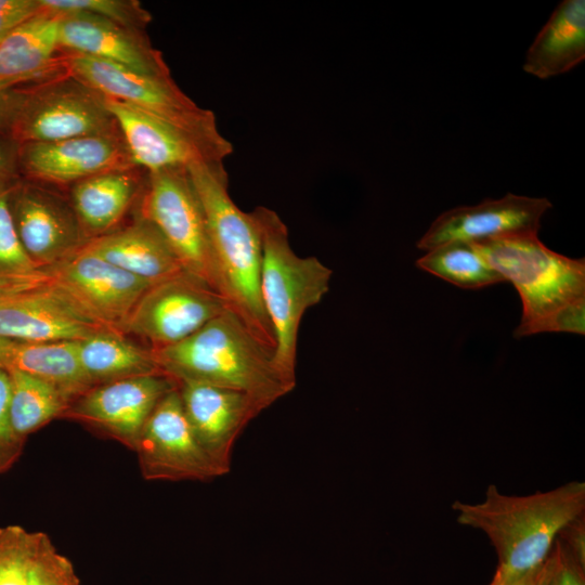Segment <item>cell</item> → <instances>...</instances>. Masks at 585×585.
I'll return each instance as SVG.
<instances>
[{
  "instance_id": "cell-4",
  "label": "cell",
  "mask_w": 585,
  "mask_h": 585,
  "mask_svg": "<svg viewBox=\"0 0 585 585\" xmlns=\"http://www.w3.org/2000/svg\"><path fill=\"white\" fill-rule=\"evenodd\" d=\"M152 351L160 370L177 382L240 391L265 408L295 389L277 370L273 352L230 309L186 339Z\"/></svg>"
},
{
  "instance_id": "cell-5",
  "label": "cell",
  "mask_w": 585,
  "mask_h": 585,
  "mask_svg": "<svg viewBox=\"0 0 585 585\" xmlns=\"http://www.w3.org/2000/svg\"><path fill=\"white\" fill-rule=\"evenodd\" d=\"M262 261L260 294L275 337L273 361L284 380L296 387V356L301 320L329 290L333 271L315 257L298 256L280 216L259 206Z\"/></svg>"
},
{
  "instance_id": "cell-1",
  "label": "cell",
  "mask_w": 585,
  "mask_h": 585,
  "mask_svg": "<svg viewBox=\"0 0 585 585\" xmlns=\"http://www.w3.org/2000/svg\"><path fill=\"white\" fill-rule=\"evenodd\" d=\"M452 508L458 523L489 537L498 557L490 585H505L542 566L559 532L585 514V483L571 481L524 496L503 494L490 484L483 500H456Z\"/></svg>"
},
{
  "instance_id": "cell-12",
  "label": "cell",
  "mask_w": 585,
  "mask_h": 585,
  "mask_svg": "<svg viewBox=\"0 0 585 585\" xmlns=\"http://www.w3.org/2000/svg\"><path fill=\"white\" fill-rule=\"evenodd\" d=\"M105 98L132 161L146 171L223 162L233 152L225 138H204L129 103Z\"/></svg>"
},
{
  "instance_id": "cell-20",
  "label": "cell",
  "mask_w": 585,
  "mask_h": 585,
  "mask_svg": "<svg viewBox=\"0 0 585 585\" xmlns=\"http://www.w3.org/2000/svg\"><path fill=\"white\" fill-rule=\"evenodd\" d=\"M146 173L136 166L114 169L78 181L66 190L89 240L125 223L140 198Z\"/></svg>"
},
{
  "instance_id": "cell-25",
  "label": "cell",
  "mask_w": 585,
  "mask_h": 585,
  "mask_svg": "<svg viewBox=\"0 0 585 585\" xmlns=\"http://www.w3.org/2000/svg\"><path fill=\"white\" fill-rule=\"evenodd\" d=\"M80 366L92 385L164 374L151 348L116 329H104L77 342Z\"/></svg>"
},
{
  "instance_id": "cell-22",
  "label": "cell",
  "mask_w": 585,
  "mask_h": 585,
  "mask_svg": "<svg viewBox=\"0 0 585 585\" xmlns=\"http://www.w3.org/2000/svg\"><path fill=\"white\" fill-rule=\"evenodd\" d=\"M83 247L151 285L184 271L160 232L134 213L130 222Z\"/></svg>"
},
{
  "instance_id": "cell-32",
  "label": "cell",
  "mask_w": 585,
  "mask_h": 585,
  "mask_svg": "<svg viewBox=\"0 0 585 585\" xmlns=\"http://www.w3.org/2000/svg\"><path fill=\"white\" fill-rule=\"evenodd\" d=\"M10 381L0 369V474L9 471L23 454L25 440L20 438L10 419Z\"/></svg>"
},
{
  "instance_id": "cell-11",
  "label": "cell",
  "mask_w": 585,
  "mask_h": 585,
  "mask_svg": "<svg viewBox=\"0 0 585 585\" xmlns=\"http://www.w3.org/2000/svg\"><path fill=\"white\" fill-rule=\"evenodd\" d=\"M178 386L166 374L126 378L94 386L75 398L62 415L135 451L160 400Z\"/></svg>"
},
{
  "instance_id": "cell-21",
  "label": "cell",
  "mask_w": 585,
  "mask_h": 585,
  "mask_svg": "<svg viewBox=\"0 0 585 585\" xmlns=\"http://www.w3.org/2000/svg\"><path fill=\"white\" fill-rule=\"evenodd\" d=\"M42 8L0 43V91L67 72L58 48L61 14Z\"/></svg>"
},
{
  "instance_id": "cell-14",
  "label": "cell",
  "mask_w": 585,
  "mask_h": 585,
  "mask_svg": "<svg viewBox=\"0 0 585 585\" xmlns=\"http://www.w3.org/2000/svg\"><path fill=\"white\" fill-rule=\"evenodd\" d=\"M43 271L98 321L120 332L152 286L84 247Z\"/></svg>"
},
{
  "instance_id": "cell-38",
  "label": "cell",
  "mask_w": 585,
  "mask_h": 585,
  "mask_svg": "<svg viewBox=\"0 0 585 585\" xmlns=\"http://www.w3.org/2000/svg\"><path fill=\"white\" fill-rule=\"evenodd\" d=\"M46 282H48V276L44 272L26 278L0 280V300L32 289Z\"/></svg>"
},
{
  "instance_id": "cell-27",
  "label": "cell",
  "mask_w": 585,
  "mask_h": 585,
  "mask_svg": "<svg viewBox=\"0 0 585 585\" xmlns=\"http://www.w3.org/2000/svg\"><path fill=\"white\" fill-rule=\"evenodd\" d=\"M416 266L460 288L476 289L505 282L469 242L435 247L419 258Z\"/></svg>"
},
{
  "instance_id": "cell-39",
  "label": "cell",
  "mask_w": 585,
  "mask_h": 585,
  "mask_svg": "<svg viewBox=\"0 0 585 585\" xmlns=\"http://www.w3.org/2000/svg\"><path fill=\"white\" fill-rule=\"evenodd\" d=\"M550 570L551 559L548 555L545 562L537 569L505 585H548Z\"/></svg>"
},
{
  "instance_id": "cell-19",
  "label": "cell",
  "mask_w": 585,
  "mask_h": 585,
  "mask_svg": "<svg viewBox=\"0 0 585 585\" xmlns=\"http://www.w3.org/2000/svg\"><path fill=\"white\" fill-rule=\"evenodd\" d=\"M60 14V51L103 60L145 75L171 77L161 52L153 47L144 30L88 12Z\"/></svg>"
},
{
  "instance_id": "cell-33",
  "label": "cell",
  "mask_w": 585,
  "mask_h": 585,
  "mask_svg": "<svg viewBox=\"0 0 585 585\" xmlns=\"http://www.w3.org/2000/svg\"><path fill=\"white\" fill-rule=\"evenodd\" d=\"M551 570L548 585H585V566L557 537L550 550Z\"/></svg>"
},
{
  "instance_id": "cell-24",
  "label": "cell",
  "mask_w": 585,
  "mask_h": 585,
  "mask_svg": "<svg viewBox=\"0 0 585 585\" xmlns=\"http://www.w3.org/2000/svg\"><path fill=\"white\" fill-rule=\"evenodd\" d=\"M77 342H32L0 337V369L34 376L74 400L92 388L80 366Z\"/></svg>"
},
{
  "instance_id": "cell-29",
  "label": "cell",
  "mask_w": 585,
  "mask_h": 585,
  "mask_svg": "<svg viewBox=\"0 0 585 585\" xmlns=\"http://www.w3.org/2000/svg\"><path fill=\"white\" fill-rule=\"evenodd\" d=\"M54 12H88L128 28L144 30L152 22L151 13L138 0H41Z\"/></svg>"
},
{
  "instance_id": "cell-26",
  "label": "cell",
  "mask_w": 585,
  "mask_h": 585,
  "mask_svg": "<svg viewBox=\"0 0 585 585\" xmlns=\"http://www.w3.org/2000/svg\"><path fill=\"white\" fill-rule=\"evenodd\" d=\"M10 381V419L15 433L27 437L62 418L73 401L54 386L22 372H6Z\"/></svg>"
},
{
  "instance_id": "cell-36",
  "label": "cell",
  "mask_w": 585,
  "mask_h": 585,
  "mask_svg": "<svg viewBox=\"0 0 585 585\" xmlns=\"http://www.w3.org/2000/svg\"><path fill=\"white\" fill-rule=\"evenodd\" d=\"M25 86L0 91V136L11 135L15 118L24 98Z\"/></svg>"
},
{
  "instance_id": "cell-18",
  "label": "cell",
  "mask_w": 585,
  "mask_h": 585,
  "mask_svg": "<svg viewBox=\"0 0 585 585\" xmlns=\"http://www.w3.org/2000/svg\"><path fill=\"white\" fill-rule=\"evenodd\" d=\"M551 207L547 198L510 193L473 206L455 207L431 223L417 248L429 251L456 240L477 243L509 234L538 233L541 219Z\"/></svg>"
},
{
  "instance_id": "cell-7",
  "label": "cell",
  "mask_w": 585,
  "mask_h": 585,
  "mask_svg": "<svg viewBox=\"0 0 585 585\" xmlns=\"http://www.w3.org/2000/svg\"><path fill=\"white\" fill-rule=\"evenodd\" d=\"M104 94L68 72L26 84L11 138L52 142L119 133Z\"/></svg>"
},
{
  "instance_id": "cell-37",
  "label": "cell",
  "mask_w": 585,
  "mask_h": 585,
  "mask_svg": "<svg viewBox=\"0 0 585 585\" xmlns=\"http://www.w3.org/2000/svg\"><path fill=\"white\" fill-rule=\"evenodd\" d=\"M557 537L585 566V514L570 521Z\"/></svg>"
},
{
  "instance_id": "cell-2",
  "label": "cell",
  "mask_w": 585,
  "mask_h": 585,
  "mask_svg": "<svg viewBox=\"0 0 585 585\" xmlns=\"http://www.w3.org/2000/svg\"><path fill=\"white\" fill-rule=\"evenodd\" d=\"M490 265L517 289L522 315L517 338L545 332L585 334V259L547 248L537 233L472 243Z\"/></svg>"
},
{
  "instance_id": "cell-35",
  "label": "cell",
  "mask_w": 585,
  "mask_h": 585,
  "mask_svg": "<svg viewBox=\"0 0 585 585\" xmlns=\"http://www.w3.org/2000/svg\"><path fill=\"white\" fill-rule=\"evenodd\" d=\"M18 144L10 136H0V191L11 187L21 178L17 167Z\"/></svg>"
},
{
  "instance_id": "cell-6",
  "label": "cell",
  "mask_w": 585,
  "mask_h": 585,
  "mask_svg": "<svg viewBox=\"0 0 585 585\" xmlns=\"http://www.w3.org/2000/svg\"><path fill=\"white\" fill-rule=\"evenodd\" d=\"M134 214L160 232L184 271L224 297L205 213L187 168L147 171Z\"/></svg>"
},
{
  "instance_id": "cell-30",
  "label": "cell",
  "mask_w": 585,
  "mask_h": 585,
  "mask_svg": "<svg viewBox=\"0 0 585 585\" xmlns=\"http://www.w3.org/2000/svg\"><path fill=\"white\" fill-rule=\"evenodd\" d=\"M11 187L0 191V280H17L43 273L26 253L16 234L8 205Z\"/></svg>"
},
{
  "instance_id": "cell-10",
  "label": "cell",
  "mask_w": 585,
  "mask_h": 585,
  "mask_svg": "<svg viewBox=\"0 0 585 585\" xmlns=\"http://www.w3.org/2000/svg\"><path fill=\"white\" fill-rule=\"evenodd\" d=\"M8 205L24 250L41 270L89 242L64 190L20 178L9 191Z\"/></svg>"
},
{
  "instance_id": "cell-15",
  "label": "cell",
  "mask_w": 585,
  "mask_h": 585,
  "mask_svg": "<svg viewBox=\"0 0 585 585\" xmlns=\"http://www.w3.org/2000/svg\"><path fill=\"white\" fill-rule=\"evenodd\" d=\"M17 167L22 179L65 191L91 176L135 165L119 132L20 143Z\"/></svg>"
},
{
  "instance_id": "cell-31",
  "label": "cell",
  "mask_w": 585,
  "mask_h": 585,
  "mask_svg": "<svg viewBox=\"0 0 585 585\" xmlns=\"http://www.w3.org/2000/svg\"><path fill=\"white\" fill-rule=\"evenodd\" d=\"M31 585H81L72 561L47 538L35 566Z\"/></svg>"
},
{
  "instance_id": "cell-13",
  "label": "cell",
  "mask_w": 585,
  "mask_h": 585,
  "mask_svg": "<svg viewBox=\"0 0 585 585\" xmlns=\"http://www.w3.org/2000/svg\"><path fill=\"white\" fill-rule=\"evenodd\" d=\"M147 481H202L222 477L196 441L178 386L157 404L134 451Z\"/></svg>"
},
{
  "instance_id": "cell-9",
  "label": "cell",
  "mask_w": 585,
  "mask_h": 585,
  "mask_svg": "<svg viewBox=\"0 0 585 585\" xmlns=\"http://www.w3.org/2000/svg\"><path fill=\"white\" fill-rule=\"evenodd\" d=\"M227 309L221 294L182 271L144 292L122 333L159 349L186 339Z\"/></svg>"
},
{
  "instance_id": "cell-16",
  "label": "cell",
  "mask_w": 585,
  "mask_h": 585,
  "mask_svg": "<svg viewBox=\"0 0 585 585\" xmlns=\"http://www.w3.org/2000/svg\"><path fill=\"white\" fill-rule=\"evenodd\" d=\"M113 329L51 282L0 300V337L32 341H80ZM117 330V329H116Z\"/></svg>"
},
{
  "instance_id": "cell-8",
  "label": "cell",
  "mask_w": 585,
  "mask_h": 585,
  "mask_svg": "<svg viewBox=\"0 0 585 585\" xmlns=\"http://www.w3.org/2000/svg\"><path fill=\"white\" fill-rule=\"evenodd\" d=\"M66 70L102 94L129 103L197 135L221 140L214 114L198 106L173 81L91 56L61 51Z\"/></svg>"
},
{
  "instance_id": "cell-3",
  "label": "cell",
  "mask_w": 585,
  "mask_h": 585,
  "mask_svg": "<svg viewBox=\"0 0 585 585\" xmlns=\"http://www.w3.org/2000/svg\"><path fill=\"white\" fill-rule=\"evenodd\" d=\"M187 170L205 213L230 310L273 352L275 337L260 294L262 246L256 218L231 198L223 162L194 164Z\"/></svg>"
},
{
  "instance_id": "cell-17",
  "label": "cell",
  "mask_w": 585,
  "mask_h": 585,
  "mask_svg": "<svg viewBox=\"0 0 585 585\" xmlns=\"http://www.w3.org/2000/svg\"><path fill=\"white\" fill-rule=\"evenodd\" d=\"M177 384L196 441L221 476H225L231 470L236 439L265 407L240 391L196 381Z\"/></svg>"
},
{
  "instance_id": "cell-34",
  "label": "cell",
  "mask_w": 585,
  "mask_h": 585,
  "mask_svg": "<svg viewBox=\"0 0 585 585\" xmlns=\"http://www.w3.org/2000/svg\"><path fill=\"white\" fill-rule=\"evenodd\" d=\"M42 9L41 0H0V43Z\"/></svg>"
},
{
  "instance_id": "cell-23",
  "label": "cell",
  "mask_w": 585,
  "mask_h": 585,
  "mask_svg": "<svg viewBox=\"0 0 585 585\" xmlns=\"http://www.w3.org/2000/svg\"><path fill=\"white\" fill-rule=\"evenodd\" d=\"M585 58V1L564 0L530 46L523 70L548 79L564 74Z\"/></svg>"
},
{
  "instance_id": "cell-28",
  "label": "cell",
  "mask_w": 585,
  "mask_h": 585,
  "mask_svg": "<svg viewBox=\"0 0 585 585\" xmlns=\"http://www.w3.org/2000/svg\"><path fill=\"white\" fill-rule=\"evenodd\" d=\"M49 536L21 525L0 528V585H31L32 572Z\"/></svg>"
}]
</instances>
